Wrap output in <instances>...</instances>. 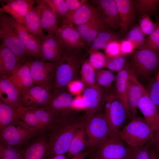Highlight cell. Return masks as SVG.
<instances>
[{"mask_svg":"<svg viewBox=\"0 0 159 159\" xmlns=\"http://www.w3.org/2000/svg\"><path fill=\"white\" fill-rule=\"evenodd\" d=\"M19 92L6 77H0V100L4 103L16 108L22 106Z\"/></svg>","mask_w":159,"mask_h":159,"instance_id":"484cf974","label":"cell"},{"mask_svg":"<svg viewBox=\"0 0 159 159\" xmlns=\"http://www.w3.org/2000/svg\"><path fill=\"white\" fill-rule=\"evenodd\" d=\"M127 63L126 55L121 54L116 57L109 58L106 68L112 72H118L122 70Z\"/></svg>","mask_w":159,"mask_h":159,"instance_id":"f6af8a7d","label":"cell"},{"mask_svg":"<svg viewBox=\"0 0 159 159\" xmlns=\"http://www.w3.org/2000/svg\"><path fill=\"white\" fill-rule=\"evenodd\" d=\"M155 145L156 152H155L156 154L158 155L159 157V143L156 144Z\"/></svg>","mask_w":159,"mask_h":159,"instance_id":"91938a15","label":"cell"},{"mask_svg":"<svg viewBox=\"0 0 159 159\" xmlns=\"http://www.w3.org/2000/svg\"><path fill=\"white\" fill-rule=\"evenodd\" d=\"M135 49L133 44L127 39L120 42V49L122 54L126 55L131 53Z\"/></svg>","mask_w":159,"mask_h":159,"instance_id":"f5cc1de1","label":"cell"},{"mask_svg":"<svg viewBox=\"0 0 159 159\" xmlns=\"http://www.w3.org/2000/svg\"><path fill=\"white\" fill-rule=\"evenodd\" d=\"M101 19L97 7L87 3L76 10L69 11L58 21L59 27L64 25H80L96 19Z\"/></svg>","mask_w":159,"mask_h":159,"instance_id":"8fae6325","label":"cell"},{"mask_svg":"<svg viewBox=\"0 0 159 159\" xmlns=\"http://www.w3.org/2000/svg\"><path fill=\"white\" fill-rule=\"evenodd\" d=\"M57 63L40 60L30 62V70L34 85L53 89Z\"/></svg>","mask_w":159,"mask_h":159,"instance_id":"30bf717a","label":"cell"},{"mask_svg":"<svg viewBox=\"0 0 159 159\" xmlns=\"http://www.w3.org/2000/svg\"><path fill=\"white\" fill-rule=\"evenodd\" d=\"M55 36L64 48L82 50L85 48L80 36L74 26L69 24L59 27Z\"/></svg>","mask_w":159,"mask_h":159,"instance_id":"44dd1931","label":"cell"},{"mask_svg":"<svg viewBox=\"0 0 159 159\" xmlns=\"http://www.w3.org/2000/svg\"><path fill=\"white\" fill-rule=\"evenodd\" d=\"M143 87L131 71L127 88L128 109L131 118L136 117L138 105L142 97Z\"/></svg>","mask_w":159,"mask_h":159,"instance_id":"603a6c76","label":"cell"},{"mask_svg":"<svg viewBox=\"0 0 159 159\" xmlns=\"http://www.w3.org/2000/svg\"><path fill=\"white\" fill-rule=\"evenodd\" d=\"M129 66L137 79H146L159 68V53L145 47L137 50L132 54Z\"/></svg>","mask_w":159,"mask_h":159,"instance_id":"5b68a950","label":"cell"},{"mask_svg":"<svg viewBox=\"0 0 159 159\" xmlns=\"http://www.w3.org/2000/svg\"><path fill=\"white\" fill-rule=\"evenodd\" d=\"M46 132L35 137L22 148L24 159H48L49 153Z\"/></svg>","mask_w":159,"mask_h":159,"instance_id":"ac0fdd59","label":"cell"},{"mask_svg":"<svg viewBox=\"0 0 159 159\" xmlns=\"http://www.w3.org/2000/svg\"><path fill=\"white\" fill-rule=\"evenodd\" d=\"M150 145L148 144L137 147L129 146V149L125 159H150Z\"/></svg>","mask_w":159,"mask_h":159,"instance_id":"b9f144b4","label":"cell"},{"mask_svg":"<svg viewBox=\"0 0 159 159\" xmlns=\"http://www.w3.org/2000/svg\"><path fill=\"white\" fill-rule=\"evenodd\" d=\"M85 86V85L81 80H76L71 82L68 85L67 88L72 95L76 96L81 94L83 92Z\"/></svg>","mask_w":159,"mask_h":159,"instance_id":"681fc988","label":"cell"},{"mask_svg":"<svg viewBox=\"0 0 159 159\" xmlns=\"http://www.w3.org/2000/svg\"><path fill=\"white\" fill-rule=\"evenodd\" d=\"M147 90L159 115V81L157 78L151 81Z\"/></svg>","mask_w":159,"mask_h":159,"instance_id":"bcb514c9","label":"cell"},{"mask_svg":"<svg viewBox=\"0 0 159 159\" xmlns=\"http://www.w3.org/2000/svg\"><path fill=\"white\" fill-rule=\"evenodd\" d=\"M85 128L83 124L74 136L67 153L68 159H70L82 152L87 146L85 139Z\"/></svg>","mask_w":159,"mask_h":159,"instance_id":"1f68e13d","label":"cell"},{"mask_svg":"<svg viewBox=\"0 0 159 159\" xmlns=\"http://www.w3.org/2000/svg\"><path fill=\"white\" fill-rule=\"evenodd\" d=\"M117 39V36L108 28L102 30L92 43L89 51L104 49L107 44L111 41Z\"/></svg>","mask_w":159,"mask_h":159,"instance_id":"836d02e7","label":"cell"},{"mask_svg":"<svg viewBox=\"0 0 159 159\" xmlns=\"http://www.w3.org/2000/svg\"><path fill=\"white\" fill-rule=\"evenodd\" d=\"M144 35L139 26L136 25L128 32L127 39L133 44L135 49H140L144 48L145 45Z\"/></svg>","mask_w":159,"mask_h":159,"instance_id":"8d00e7d4","label":"cell"},{"mask_svg":"<svg viewBox=\"0 0 159 159\" xmlns=\"http://www.w3.org/2000/svg\"><path fill=\"white\" fill-rule=\"evenodd\" d=\"M92 1L99 11L102 20L107 27L115 30L120 28V19L115 0Z\"/></svg>","mask_w":159,"mask_h":159,"instance_id":"2e32d148","label":"cell"},{"mask_svg":"<svg viewBox=\"0 0 159 159\" xmlns=\"http://www.w3.org/2000/svg\"><path fill=\"white\" fill-rule=\"evenodd\" d=\"M74 98L67 88L52 90L49 102L44 108L53 115L56 122L72 121L76 111L72 108Z\"/></svg>","mask_w":159,"mask_h":159,"instance_id":"277c9868","label":"cell"},{"mask_svg":"<svg viewBox=\"0 0 159 159\" xmlns=\"http://www.w3.org/2000/svg\"><path fill=\"white\" fill-rule=\"evenodd\" d=\"M52 89L43 86L31 87L20 95L22 106L28 108L46 107L49 102Z\"/></svg>","mask_w":159,"mask_h":159,"instance_id":"4fadbf2b","label":"cell"},{"mask_svg":"<svg viewBox=\"0 0 159 159\" xmlns=\"http://www.w3.org/2000/svg\"><path fill=\"white\" fill-rule=\"evenodd\" d=\"M149 155L150 159H158L155 152L153 149H150Z\"/></svg>","mask_w":159,"mask_h":159,"instance_id":"6f0895ef","label":"cell"},{"mask_svg":"<svg viewBox=\"0 0 159 159\" xmlns=\"http://www.w3.org/2000/svg\"><path fill=\"white\" fill-rule=\"evenodd\" d=\"M0 159H24L22 148L7 146L0 143Z\"/></svg>","mask_w":159,"mask_h":159,"instance_id":"ab89813d","label":"cell"},{"mask_svg":"<svg viewBox=\"0 0 159 159\" xmlns=\"http://www.w3.org/2000/svg\"><path fill=\"white\" fill-rule=\"evenodd\" d=\"M154 131L145 118L136 116L120 130L117 137L130 146L137 147L148 144Z\"/></svg>","mask_w":159,"mask_h":159,"instance_id":"3957f363","label":"cell"},{"mask_svg":"<svg viewBox=\"0 0 159 159\" xmlns=\"http://www.w3.org/2000/svg\"><path fill=\"white\" fill-rule=\"evenodd\" d=\"M104 50L105 54L109 58L113 57L120 54V42L117 39L110 42L107 45Z\"/></svg>","mask_w":159,"mask_h":159,"instance_id":"c3c4849f","label":"cell"},{"mask_svg":"<svg viewBox=\"0 0 159 159\" xmlns=\"http://www.w3.org/2000/svg\"><path fill=\"white\" fill-rule=\"evenodd\" d=\"M130 72L129 63H127L122 70L117 72L114 90L117 96L124 104L129 113L127 98V88Z\"/></svg>","mask_w":159,"mask_h":159,"instance_id":"83f0119b","label":"cell"},{"mask_svg":"<svg viewBox=\"0 0 159 159\" xmlns=\"http://www.w3.org/2000/svg\"><path fill=\"white\" fill-rule=\"evenodd\" d=\"M105 114L113 137H117L120 129L130 113L117 97L115 91L107 92L105 101Z\"/></svg>","mask_w":159,"mask_h":159,"instance_id":"ba28073f","label":"cell"},{"mask_svg":"<svg viewBox=\"0 0 159 159\" xmlns=\"http://www.w3.org/2000/svg\"><path fill=\"white\" fill-rule=\"evenodd\" d=\"M2 4L0 12L7 13L16 21L21 24L27 13L36 1L34 0H0Z\"/></svg>","mask_w":159,"mask_h":159,"instance_id":"e0dca14e","label":"cell"},{"mask_svg":"<svg viewBox=\"0 0 159 159\" xmlns=\"http://www.w3.org/2000/svg\"><path fill=\"white\" fill-rule=\"evenodd\" d=\"M88 52L90 54L89 61L95 69L106 68L109 58L105 54L98 50L89 51Z\"/></svg>","mask_w":159,"mask_h":159,"instance_id":"74e56055","label":"cell"},{"mask_svg":"<svg viewBox=\"0 0 159 159\" xmlns=\"http://www.w3.org/2000/svg\"><path fill=\"white\" fill-rule=\"evenodd\" d=\"M36 3L37 6L32 7L21 24L24 29L39 38L43 34L41 22L42 5L41 0L36 1Z\"/></svg>","mask_w":159,"mask_h":159,"instance_id":"cb8c5ba5","label":"cell"},{"mask_svg":"<svg viewBox=\"0 0 159 159\" xmlns=\"http://www.w3.org/2000/svg\"><path fill=\"white\" fill-rule=\"evenodd\" d=\"M138 108L143 114L146 121L154 130L159 123V115L155 105L144 87Z\"/></svg>","mask_w":159,"mask_h":159,"instance_id":"d4e9b609","label":"cell"},{"mask_svg":"<svg viewBox=\"0 0 159 159\" xmlns=\"http://www.w3.org/2000/svg\"><path fill=\"white\" fill-rule=\"evenodd\" d=\"M157 78V79L159 81V72L158 74V75Z\"/></svg>","mask_w":159,"mask_h":159,"instance_id":"94428289","label":"cell"},{"mask_svg":"<svg viewBox=\"0 0 159 159\" xmlns=\"http://www.w3.org/2000/svg\"><path fill=\"white\" fill-rule=\"evenodd\" d=\"M155 23L156 29L146 39L144 47L159 53V19L158 17H156Z\"/></svg>","mask_w":159,"mask_h":159,"instance_id":"ee69618b","label":"cell"},{"mask_svg":"<svg viewBox=\"0 0 159 159\" xmlns=\"http://www.w3.org/2000/svg\"><path fill=\"white\" fill-rule=\"evenodd\" d=\"M49 6L57 19H60L68 11L64 0H44Z\"/></svg>","mask_w":159,"mask_h":159,"instance_id":"60d3db41","label":"cell"},{"mask_svg":"<svg viewBox=\"0 0 159 159\" xmlns=\"http://www.w3.org/2000/svg\"><path fill=\"white\" fill-rule=\"evenodd\" d=\"M37 135L27 128L23 123L11 125L0 130V143L18 148H22Z\"/></svg>","mask_w":159,"mask_h":159,"instance_id":"9c48e42d","label":"cell"},{"mask_svg":"<svg viewBox=\"0 0 159 159\" xmlns=\"http://www.w3.org/2000/svg\"><path fill=\"white\" fill-rule=\"evenodd\" d=\"M107 92L100 87L95 88L87 87L83 95L86 107L87 119L97 112L105 103Z\"/></svg>","mask_w":159,"mask_h":159,"instance_id":"d6986e66","label":"cell"},{"mask_svg":"<svg viewBox=\"0 0 159 159\" xmlns=\"http://www.w3.org/2000/svg\"><path fill=\"white\" fill-rule=\"evenodd\" d=\"M0 39L21 63L34 60L29 54L13 28L8 16L0 12Z\"/></svg>","mask_w":159,"mask_h":159,"instance_id":"52a82bcc","label":"cell"},{"mask_svg":"<svg viewBox=\"0 0 159 159\" xmlns=\"http://www.w3.org/2000/svg\"><path fill=\"white\" fill-rule=\"evenodd\" d=\"M139 26L144 35H149L155 31L156 28L155 23L153 22L148 14L142 16Z\"/></svg>","mask_w":159,"mask_h":159,"instance_id":"7dc6e473","label":"cell"},{"mask_svg":"<svg viewBox=\"0 0 159 159\" xmlns=\"http://www.w3.org/2000/svg\"><path fill=\"white\" fill-rule=\"evenodd\" d=\"M118 137H111L98 148L92 155L95 159H125L129 147Z\"/></svg>","mask_w":159,"mask_h":159,"instance_id":"7c38bea8","label":"cell"},{"mask_svg":"<svg viewBox=\"0 0 159 159\" xmlns=\"http://www.w3.org/2000/svg\"><path fill=\"white\" fill-rule=\"evenodd\" d=\"M135 5L136 9L142 16L156 12L159 9V0L135 1Z\"/></svg>","mask_w":159,"mask_h":159,"instance_id":"d590c367","label":"cell"},{"mask_svg":"<svg viewBox=\"0 0 159 159\" xmlns=\"http://www.w3.org/2000/svg\"><path fill=\"white\" fill-rule=\"evenodd\" d=\"M30 62L21 63L7 77L17 88L20 96L34 85L30 72Z\"/></svg>","mask_w":159,"mask_h":159,"instance_id":"ffe728a7","label":"cell"},{"mask_svg":"<svg viewBox=\"0 0 159 159\" xmlns=\"http://www.w3.org/2000/svg\"><path fill=\"white\" fill-rule=\"evenodd\" d=\"M121 20L120 32L125 34L132 26L136 17L135 1L115 0Z\"/></svg>","mask_w":159,"mask_h":159,"instance_id":"7402d4cb","label":"cell"},{"mask_svg":"<svg viewBox=\"0 0 159 159\" xmlns=\"http://www.w3.org/2000/svg\"><path fill=\"white\" fill-rule=\"evenodd\" d=\"M86 56L82 50L64 48L57 63L53 90L67 88L72 81L80 80L79 75Z\"/></svg>","mask_w":159,"mask_h":159,"instance_id":"6da1fadb","label":"cell"},{"mask_svg":"<svg viewBox=\"0 0 159 159\" xmlns=\"http://www.w3.org/2000/svg\"><path fill=\"white\" fill-rule=\"evenodd\" d=\"M16 108L24 125L31 132L38 135L46 132L31 110L22 106Z\"/></svg>","mask_w":159,"mask_h":159,"instance_id":"f1b7e54d","label":"cell"},{"mask_svg":"<svg viewBox=\"0 0 159 159\" xmlns=\"http://www.w3.org/2000/svg\"><path fill=\"white\" fill-rule=\"evenodd\" d=\"M64 1L69 11L76 10L86 3V1L84 0H64Z\"/></svg>","mask_w":159,"mask_h":159,"instance_id":"db71d44e","label":"cell"},{"mask_svg":"<svg viewBox=\"0 0 159 159\" xmlns=\"http://www.w3.org/2000/svg\"><path fill=\"white\" fill-rule=\"evenodd\" d=\"M50 159H68L67 156L64 154H62L56 155Z\"/></svg>","mask_w":159,"mask_h":159,"instance_id":"680465c9","label":"cell"},{"mask_svg":"<svg viewBox=\"0 0 159 159\" xmlns=\"http://www.w3.org/2000/svg\"><path fill=\"white\" fill-rule=\"evenodd\" d=\"M91 159H94V158H91Z\"/></svg>","mask_w":159,"mask_h":159,"instance_id":"6125c7cd","label":"cell"},{"mask_svg":"<svg viewBox=\"0 0 159 159\" xmlns=\"http://www.w3.org/2000/svg\"><path fill=\"white\" fill-rule=\"evenodd\" d=\"M22 63L11 50L0 44V77H9Z\"/></svg>","mask_w":159,"mask_h":159,"instance_id":"4316f807","label":"cell"},{"mask_svg":"<svg viewBox=\"0 0 159 159\" xmlns=\"http://www.w3.org/2000/svg\"><path fill=\"white\" fill-rule=\"evenodd\" d=\"M108 28L104 24L102 19L99 20L89 30L84 40L85 48L90 47L99 34L105 29Z\"/></svg>","mask_w":159,"mask_h":159,"instance_id":"7bdbcfd3","label":"cell"},{"mask_svg":"<svg viewBox=\"0 0 159 159\" xmlns=\"http://www.w3.org/2000/svg\"><path fill=\"white\" fill-rule=\"evenodd\" d=\"M72 122L56 123L47 131L48 159L67 153L74 136L84 124L82 122Z\"/></svg>","mask_w":159,"mask_h":159,"instance_id":"7a4b0ae2","label":"cell"},{"mask_svg":"<svg viewBox=\"0 0 159 159\" xmlns=\"http://www.w3.org/2000/svg\"><path fill=\"white\" fill-rule=\"evenodd\" d=\"M38 38L41 43L40 60L58 62L64 49L59 39L54 34H43Z\"/></svg>","mask_w":159,"mask_h":159,"instance_id":"5bb4252c","label":"cell"},{"mask_svg":"<svg viewBox=\"0 0 159 159\" xmlns=\"http://www.w3.org/2000/svg\"><path fill=\"white\" fill-rule=\"evenodd\" d=\"M41 22L43 29L48 34L55 35L59 28L58 21L49 6L44 0H41Z\"/></svg>","mask_w":159,"mask_h":159,"instance_id":"f546056e","label":"cell"},{"mask_svg":"<svg viewBox=\"0 0 159 159\" xmlns=\"http://www.w3.org/2000/svg\"><path fill=\"white\" fill-rule=\"evenodd\" d=\"M95 75L97 84L106 88L110 87L116 78L112 71L102 69L95 70Z\"/></svg>","mask_w":159,"mask_h":159,"instance_id":"f35d334b","label":"cell"},{"mask_svg":"<svg viewBox=\"0 0 159 159\" xmlns=\"http://www.w3.org/2000/svg\"><path fill=\"white\" fill-rule=\"evenodd\" d=\"M80 74L81 80L87 87L95 88L100 87L96 82L95 69L90 63L88 59L83 62Z\"/></svg>","mask_w":159,"mask_h":159,"instance_id":"d6a6232c","label":"cell"},{"mask_svg":"<svg viewBox=\"0 0 159 159\" xmlns=\"http://www.w3.org/2000/svg\"><path fill=\"white\" fill-rule=\"evenodd\" d=\"M159 143V123L154 130L153 138L148 144L150 146L155 145Z\"/></svg>","mask_w":159,"mask_h":159,"instance_id":"11a10c76","label":"cell"},{"mask_svg":"<svg viewBox=\"0 0 159 159\" xmlns=\"http://www.w3.org/2000/svg\"><path fill=\"white\" fill-rule=\"evenodd\" d=\"M74 110L76 111L80 110H85L86 109L83 95L75 96L74 98V100L72 106Z\"/></svg>","mask_w":159,"mask_h":159,"instance_id":"816d5d0a","label":"cell"},{"mask_svg":"<svg viewBox=\"0 0 159 159\" xmlns=\"http://www.w3.org/2000/svg\"><path fill=\"white\" fill-rule=\"evenodd\" d=\"M29 108L34 113L40 123L46 131L50 129L56 123L52 115L44 107H38Z\"/></svg>","mask_w":159,"mask_h":159,"instance_id":"e575fe53","label":"cell"},{"mask_svg":"<svg viewBox=\"0 0 159 159\" xmlns=\"http://www.w3.org/2000/svg\"><path fill=\"white\" fill-rule=\"evenodd\" d=\"M8 17L15 33L29 54L34 60H40L41 43L39 38L24 29L20 23L11 16Z\"/></svg>","mask_w":159,"mask_h":159,"instance_id":"9a60e30c","label":"cell"},{"mask_svg":"<svg viewBox=\"0 0 159 159\" xmlns=\"http://www.w3.org/2000/svg\"><path fill=\"white\" fill-rule=\"evenodd\" d=\"M85 131L87 136V146L96 149L113 137L104 113H96L87 119Z\"/></svg>","mask_w":159,"mask_h":159,"instance_id":"8992f818","label":"cell"},{"mask_svg":"<svg viewBox=\"0 0 159 159\" xmlns=\"http://www.w3.org/2000/svg\"><path fill=\"white\" fill-rule=\"evenodd\" d=\"M100 19H96L82 24L74 26L80 34L83 42L89 30Z\"/></svg>","mask_w":159,"mask_h":159,"instance_id":"f907efd6","label":"cell"},{"mask_svg":"<svg viewBox=\"0 0 159 159\" xmlns=\"http://www.w3.org/2000/svg\"><path fill=\"white\" fill-rule=\"evenodd\" d=\"M91 150H89L82 152L77 154L70 159H85L91 153Z\"/></svg>","mask_w":159,"mask_h":159,"instance_id":"9f6ffc18","label":"cell"},{"mask_svg":"<svg viewBox=\"0 0 159 159\" xmlns=\"http://www.w3.org/2000/svg\"><path fill=\"white\" fill-rule=\"evenodd\" d=\"M22 123L16 108L0 100V130L11 125Z\"/></svg>","mask_w":159,"mask_h":159,"instance_id":"4dcf8cb0","label":"cell"}]
</instances>
